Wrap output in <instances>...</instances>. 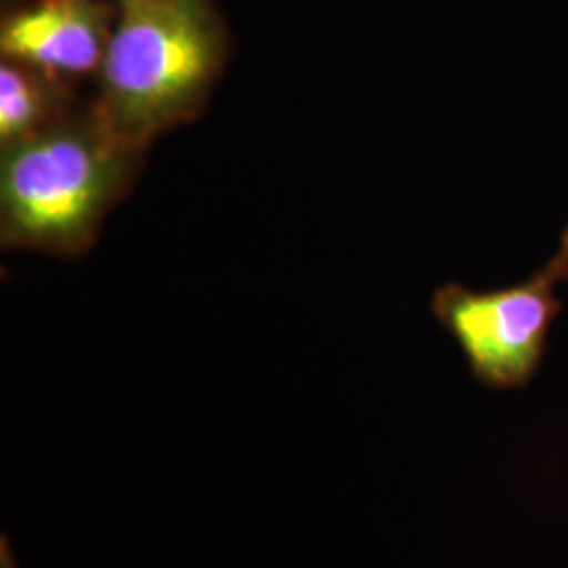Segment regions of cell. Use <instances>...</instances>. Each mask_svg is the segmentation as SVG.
<instances>
[{"label": "cell", "instance_id": "2", "mask_svg": "<svg viewBox=\"0 0 568 568\" xmlns=\"http://www.w3.org/2000/svg\"><path fill=\"white\" fill-rule=\"evenodd\" d=\"M138 156L140 150L116 138L93 110L2 148V243L81 251L121 196Z\"/></svg>", "mask_w": 568, "mask_h": 568}, {"label": "cell", "instance_id": "1", "mask_svg": "<svg viewBox=\"0 0 568 568\" xmlns=\"http://www.w3.org/2000/svg\"><path fill=\"white\" fill-rule=\"evenodd\" d=\"M224 58V21L213 0H119L93 112L142 152L192 119Z\"/></svg>", "mask_w": 568, "mask_h": 568}, {"label": "cell", "instance_id": "6", "mask_svg": "<svg viewBox=\"0 0 568 568\" xmlns=\"http://www.w3.org/2000/svg\"><path fill=\"white\" fill-rule=\"evenodd\" d=\"M0 568H20L16 562V556L11 551V544L7 537L0 539Z\"/></svg>", "mask_w": 568, "mask_h": 568}, {"label": "cell", "instance_id": "3", "mask_svg": "<svg viewBox=\"0 0 568 568\" xmlns=\"http://www.w3.org/2000/svg\"><path fill=\"white\" fill-rule=\"evenodd\" d=\"M568 283V225L554 257L523 284L471 291L447 284L432 310L462 347L474 377L495 389L527 386L548 347L549 328L562 310L558 284Z\"/></svg>", "mask_w": 568, "mask_h": 568}, {"label": "cell", "instance_id": "5", "mask_svg": "<svg viewBox=\"0 0 568 568\" xmlns=\"http://www.w3.org/2000/svg\"><path fill=\"white\" fill-rule=\"evenodd\" d=\"M68 116L61 79L0 61V148L32 140Z\"/></svg>", "mask_w": 568, "mask_h": 568}, {"label": "cell", "instance_id": "7", "mask_svg": "<svg viewBox=\"0 0 568 568\" xmlns=\"http://www.w3.org/2000/svg\"><path fill=\"white\" fill-rule=\"evenodd\" d=\"M114 2H119V0H114Z\"/></svg>", "mask_w": 568, "mask_h": 568}, {"label": "cell", "instance_id": "4", "mask_svg": "<svg viewBox=\"0 0 568 568\" xmlns=\"http://www.w3.org/2000/svg\"><path fill=\"white\" fill-rule=\"evenodd\" d=\"M114 20L108 0H37L2 20L0 53L61 81L98 74Z\"/></svg>", "mask_w": 568, "mask_h": 568}]
</instances>
